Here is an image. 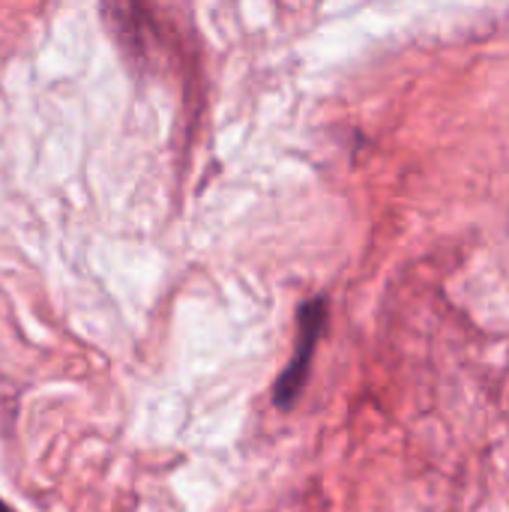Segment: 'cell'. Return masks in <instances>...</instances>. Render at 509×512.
Segmentation results:
<instances>
[{
    "instance_id": "1",
    "label": "cell",
    "mask_w": 509,
    "mask_h": 512,
    "mask_svg": "<svg viewBox=\"0 0 509 512\" xmlns=\"http://www.w3.org/2000/svg\"><path fill=\"white\" fill-rule=\"evenodd\" d=\"M327 315H330V306H327L324 297L306 300L297 309L294 351H291V360L285 363L282 375L273 384V405L279 411H291L300 402V396L306 390V381H309V369H312L318 342H321V336L327 330Z\"/></svg>"
},
{
    "instance_id": "2",
    "label": "cell",
    "mask_w": 509,
    "mask_h": 512,
    "mask_svg": "<svg viewBox=\"0 0 509 512\" xmlns=\"http://www.w3.org/2000/svg\"><path fill=\"white\" fill-rule=\"evenodd\" d=\"M0 512H12V510H9V507H3V504H0Z\"/></svg>"
}]
</instances>
